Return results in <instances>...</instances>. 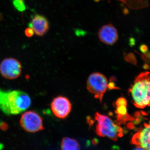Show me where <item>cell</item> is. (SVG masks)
<instances>
[{
    "label": "cell",
    "instance_id": "cell-8",
    "mask_svg": "<svg viewBox=\"0 0 150 150\" xmlns=\"http://www.w3.org/2000/svg\"><path fill=\"white\" fill-rule=\"evenodd\" d=\"M131 143L145 150H150V121L145 123L142 129L134 134Z\"/></svg>",
    "mask_w": 150,
    "mask_h": 150
},
{
    "label": "cell",
    "instance_id": "cell-12",
    "mask_svg": "<svg viewBox=\"0 0 150 150\" xmlns=\"http://www.w3.org/2000/svg\"><path fill=\"white\" fill-rule=\"evenodd\" d=\"M13 5L14 7L18 11H24L26 9L25 0H13Z\"/></svg>",
    "mask_w": 150,
    "mask_h": 150
},
{
    "label": "cell",
    "instance_id": "cell-13",
    "mask_svg": "<svg viewBox=\"0 0 150 150\" xmlns=\"http://www.w3.org/2000/svg\"><path fill=\"white\" fill-rule=\"evenodd\" d=\"M25 34L27 37L30 38L33 36L34 34V31L31 28L28 27L25 30Z\"/></svg>",
    "mask_w": 150,
    "mask_h": 150
},
{
    "label": "cell",
    "instance_id": "cell-6",
    "mask_svg": "<svg viewBox=\"0 0 150 150\" xmlns=\"http://www.w3.org/2000/svg\"><path fill=\"white\" fill-rule=\"evenodd\" d=\"M22 69L21 63L15 58H6L0 63V74L7 79H17L21 75Z\"/></svg>",
    "mask_w": 150,
    "mask_h": 150
},
{
    "label": "cell",
    "instance_id": "cell-2",
    "mask_svg": "<svg viewBox=\"0 0 150 150\" xmlns=\"http://www.w3.org/2000/svg\"><path fill=\"white\" fill-rule=\"evenodd\" d=\"M136 107L144 108L150 105V72H144L136 77L130 90Z\"/></svg>",
    "mask_w": 150,
    "mask_h": 150
},
{
    "label": "cell",
    "instance_id": "cell-15",
    "mask_svg": "<svg viewBox=\"0 0 150 150\" xmlns=\"http://www.w3.org/2000/svg\"><path fill=\"white\" fill-rule=\"evenodd\" d=\"M133 150H146L145 149H143L141 147L137 146V147L134 149Z\"/></svg>",
    "mask_w": 150,
    "mask_h": 150
},
{
    "label": "cell",
    "instance_id": "cell-10",
    "mask_svg": "<svg viewBox=\"0 0 150 150\" xmlns=\"http://www.w3.org/2000/svg\"><path fill=\"white\" fill-rule=\"evenodd\" d=\"M28 27L32 28L34 33L38 36H43L48 32L50 25L46 17L41 15L35 14L33 17L31 21L28 24Z\"/></svg>",
    "mask_w": 150,
    "mask_h": 150
},
{
    "label": "cell",
    "instance_id": "cell-11",
    "mask_svg": "<svg viewBox=\"0 0 150 150\" xmlns=\"http://www.w3.org/2000/svg\"><path fill=\"white\" fill-rule=\"evenodd\" d=\"M61 148L62 150H80V146L76 140L64 137L62 140Z\"/></svg>",
    "mask_w": 150,
    "mask_h": 150
},
{
    "label": "cell",
    "instance_id": "cell-14",
    "mask_svg": "<svg viewBox=\"0 0 150 150\" xmlns=\"http://www.w3.org/2000/svg\"><path fill=\"white\" fill-rule=\"evenodd\" d=\"M8 126L7 123L6 122L2 121L0 122V129L2 131H6L8 129Z\"/></svg>",
    "mask_w": 150,
    "mask_h": 150
},
{
    "label": "cell",
    "instance_id": "cell-4",
    "mask_svg": "<svg viewBox=\"0 0 150 150\" xmlns=\"http://www.w3.org/2000/svg\"><path fill=\"white\" fill-rule=\"evenodd\" d=\"M19 123L21 128L28 133H36L44 129L43 118L34 110H28L23 113Z\"/></svg>",
    "mask_w": 150,
    "mask_h": 150
},
{
    "label": "cell",
    "instance_id": "cell-9",
    "mask_svg": "<svg viewBox=\"0 0 150 150\" xmlns=\"http://www.w3.org/2000/svg\"><path fill=\"white\" fill-rule=\"evenodd\" d=\"M98 38L101 43L108 45H112L118 40V30L111 23L104 25L98 31Z\"/></svg>",
    "mask_w": 150,
    "mask_h": 150
},
{
    "label": "cell",
    "instance_id": "cell-3",
    "mask_svg": "<svg viewBox=\"0 0 150 150\" xmlns=\"http://www.w3.org/2000/svg\"><path fill=\"white\" fill-rule=\"evenodd\" d=\"M95 118L97 121L96 132L99 137H107L115 142L123 137V129L108 116L97 112L95 115Z\"/></svg>",
    "mask_w": 150,
    "mask_h": 150
},
{
    "label": "cell",
    "instance_id": "cell-1",
    "mask_svg": "<svg viewBox=\"0 0 150 150\" xmlns=\"http://www.w3.org/2000/svg\"><path fill=\"white\" fill-rule=\"evenodd\" d=\"M31 104V98L26 93L0 88V110L6 115H18L27 110Z\"/></svg>",
    "mask_w": 150,
    "mask_h": 150
},
{
    "label": "cell",
    "instance_id": "cell-5",
    "mask_svg": "<svg viewBox=\"0 0 150 150\" xmlns=\"http://www.w3.org/2000/svg\"><path fill=\"white\" fill-rule=\"evenodd\" d=\"M108 81L104 75L100 73H93L90 75L87 81V88L96 98L102 101L108 88Z\"/></svg>",
    "mask_w": 150,
    "mask_h": 150
},
{
    "label": "cell",
    "instance_id": "cell-7",
    "mask_svg": "<svg viewBox=\"0 0 150 150\" xmlns=\"http://www.w3.org/2000/svg\"><path fill=\"white\" fill-rule=\"evenodd\" d=\"M51 110L56 117L64 118L69 114L71 104L69 99L63 96H58L53 100L51 105Z\"/></svg>",
    "mask_w": 150,
    "mask_h": 150
}]
</instances>
